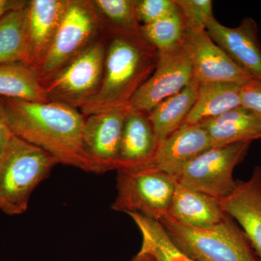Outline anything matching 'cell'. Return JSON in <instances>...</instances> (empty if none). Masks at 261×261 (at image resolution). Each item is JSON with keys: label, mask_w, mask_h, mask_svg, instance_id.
<instances>
[{"label": "cell", "mask_w": 261, "mask_h": 261, "mask_svg": "<svg viewBox=\"0 0 261 261\" xmlns=\"http://www.w3.org/2000/svg\"><path fill=\"white\" fill-rule=\"evenodd\" d=\"M13 135L54 156L59 163L99 173L84 143L86 117L68 105L1 97Z\"/></svg>", "instance_id": "6da1fadb"}, {"label": "cell", "mask_w": 261, "mask_h": 261, "mask_svg": "<svg viewBox=\"0 0 261 261\" xmlns=\"http://www.w3.org/2000/svg\"><path fill=\"white\" fill-rule=\"evenodd\" d=\"M104 34L107 49L102 83L97 93L80 108L85 117L128 107L157 65L159 51L141 32Z\"/></svg>", "instance_id": "7a4b0ae2"}, {"label": "cell", "mask_w": 261, "mask_h": 261, "mask_svg": "<svg viewBox=\"0 0 261 261\" xmlns=\"http://www.w3.org/2000/svg\"><path fill=\"white\" fill-rule=\"evenodd\" d=\"M159 222L175 245L195 261H260L243 230L228 214L209 228L189 227L168 214Z\"/></svg>", "instance_id": "3957f363"}, {"label": "cell", "mask_w": 261, "mask_h": 261, "mask_svg": "<svg viewBox=\"0 0 261 261\" xmlns=\"http://www.w3.org/2000/svg\"><path fill=\"white\" fill-rule=\"evenodd\" d=\"M58 164L54 156L13 135L0 160V197L23 214L32 192Z\"/></svg>", "instance_id": "277c9868"}, {"label": "cell", "mask_w": 261, "mask_h": 261, "mask_svg": "<svg viewBox=\"0 0 261 261\" xmlns=\"http://www.w3.org/2000/svg\"><path fill=\"white\" fill-rule=\"evenodd\" d=\"M176 182L171 175L150 168L118 170L117 196L111 208L159 221L168 214Z\"/></svg>", "instance_id": "5b68a950"}, {"label": "cell", "mask_w": 261, "mask_h": 261, "mask_svg": "<svg viewBox=\"0 0 261 261\" xmlns=\"http://www.w3.org/2000/svg\"><path fill=\"white\" fill-rule=\"evenodd\" d=\"M92 0H70L68 10L39 73L42 84L80 56L103 34Z\"/></svg>", "instance_id": "8992f818"}, {"label": "cell", "mask_w": 261, "mask_h": 261, "mask_svg": "<svg viewBox=\"0 0 261 261\" xmlns=\"http://www.w3.org/2000/svg\"><path fill=\"white\" fill-rule=\"evenodd\" d=\"M107 38L97 40L43 83L49 101L80 108L97 93L102 83Z\"/></svg>", "instance_id": "52a82bcc"}, {"label": "cell", "mask_w": 261, "mask_h": 261, "mask_svg": "<svg viewBox=\"0 0 261 261\" xmlns=\"http://www.w3.org/2000/svg\"><path fill=\"white\" fill-rule=\"evenodd\" d=\"M252 142L212 147L187 163L175 178L187 188L219 200L226 198L236 188L233 170L245 159Z\"/></svg>", "instance_id": "ba28073f"}, {"label": "cell", "mask_w": 261, "mask_h": 261, "mask_svg": "<svg viewBox=\"0 0 261 261\" xmlns=\"http://www.w3.org/2000/svg\"><path fill=\"white\" fill-rule=\"evenodd\" d=\"M193 80L191 63L183 45L159 53L153 73L130 99V109L148 114L158 105L181 92Z\"/></svg>", "instance_id": "9c48e42d"}, {"label": "cell", "mask_w": 261, "mask_h": 261, "mask_svg": "<svg viewBox=\"0 0 261 261\" xmlns=\"http://www.w3.org/2000/svg\"><path fill=\"white\" fill-rule=\"evenodd\" d=\"M182 45L191 63L193 78L200 83L227 82L243 85L251 80L212 40L206 29L185 25Z\"/></svg>", "instance_id": "30bf717a"}, {"label": "cell", "mask_w": 261, "mask_h": 261, "mask_svg": "<svg viewBox=\"0 0 261 261\" xmlns=\"http://www.w3.org/2000/svg\"><path fill=\"white\" fill-rule=\"evenodd\" d=\"M128 107L86 117L84 143L99 173L117 170Z\"/></svg>", "instance_id": "8fae6325"}, {"label": "cell", "mask_w": 261, "mask_h": 261, "mask_svg": "<svg viewBox=\"0 0 261 261\" xmlns=\"http://www.w3.org/2000/svg\"><path fill=\"white\" fill-rule=\"evenodd\" d=\"M206 32L250 78L261 81V45L255 20L246 18L238 27L230 28L214 18L206 25Z\"/></svg>", "instance_id": "7c38bea8"}, {"label": "cell", "mask_w": 261, "mask_h": 261, "mask_svg": "<svg viewBox=\"0 0 261 261\" xmlns=\"http://www.w3.org/2000/svg\"><path fill=\"white\" fill-rule=\"evenodd\" d=\"M211 148L210 138L203 127L199 123H183L160 142L153 159L141 167L161 171L175 178L187 163Z\"/></svg>", "instance_id": "4fadbf2b"}, {"label": "cell", "mask_w": 261, "mask_h": 261, "mask_svg": "<svg viewBox=\"0 0 261 261\" xmlns=\"http://www.w3.org/2000/svg\"><path fill=\"white\" fill-rule=\"evenodd\" d=\"M220 202L223 211L243 230L261 261L260 166H255L247 181H237L232 193Z\"/></svg>", "instance_id": "5bb4252c"}, {"label": "cell", "mask_w": 261, "mask_h": 261, "mask_svg": "<svg viewBox=\"0 0 261 261\" xmlns=\"http://www.w3.org/2000/svg\"><path fill=\"white\" fill-rule=\"evenodd\" d=\"M70 0H31L27 5L31 63L38 70L50 49Z\"/></svg>", "instance_id": "9a60e30c"}, {"label": "cell", "mask_w": 261, "mask_h": 261, "mask_svg": "<svg viewBox=\"0 0 261 261\" xmlns=\"http://www.w3.org/2000/svg\"><path fill=\"white\" fill-rule=\"evenodd\" d=\"M159 146V141L147 114L128 108L116 171L145 166L153 159Z\"/></svg>", "instance_id": "2e32d148"}, {"label": "cell", "mask_w": 261, "mask_h": 261, "mask_svg": "<svg viewBox=\"0 0 261 261\" xmlns=\"http://www.w3.org/2000/svg\"><path fill=\"white\" fill-rule=\"evenodd\" d=\"M220 200L176 182L168 215L189 227L211 228L227 216L223 211Z\"/></svg>", "instance_id": "e0dca14e"}, {"label": "cell", "mask_w": 261, "mask_h": 261, "mask_svg": "<svg viewBox=\"0 0 261 261\" xmlns=\"http://www.w3.org/2000/svg\"><path fill=\"white\" fill-rule=\"evenodd\" d=\"M205 128L212 147H224L261 138V119L240 106L199 123Z\"/></svg>", "instance_id": "ac0fdd59"}, {"label": "cell", "mask_w": 261, "mask_h": 261, "mask_svg": "<svg viewBox=\"0 0 261 261\" xmlns=\"http://www.w3.org/2000/svg\"><path fill=\"white\" fill-rule=\"evenodd\" d=\"M241 87L227 82L200 83L195 104L184 123L197 124L240 107Z\"/></svg>", "instance_id": "d6986e66"}, {"label": "cell", "mask_w": 261, "mask_h": 261, "mask_svg": "<svg viewBox=\"0 0 261 261\" xmlns=\"http://www.w3.org/2000/svg\"><path fill=\"white\" fill-rule=\"evenodd\" d=\"M200 82L195 78L178 93L167 98L147 114L160 142L185 123L197 98Z\"/></svg>", "instance_id": "ffe728a7"}, {"label": "cell", "mask_w": 261, "mask_h": 261, "mask_svg": "<svg viewBox=\"0 0 261 261\" xmlns=\"http://www.w3.org/2000/svg\"><path fill=\"white\" fill-rule=\"evenodd\" d=\"M0 97L32 102H49L39 70L24 63L0 65Z\"/></svg>", "instance_id": "44dd1931"}, {"label": "cell", "mask_w": 261, "mask_h": 261, "mask_svg": "<svg viewBox=\"0 0 261 261\" xmlns=\"http://www.w3.org/2000/svg\"><path fill=\"white\" fill-rule=\"evenodd\" d=\"M27 7L10 12L0 18V65L24 63L32 65Z\"/></svg>", "instance_id": "7402d4cb"}, {"label": "cell", "mask_w": 261, "mask_h": 261, "mask_svg": "<svg viewBox=\"0 0 261 261\" xmlns=\"http://www.w3.org/2000/svg\"><path fill=\"white\" fill-rule=\"evenodd\" d=\"M128 215L142 233V247L156 261H195L175 245L159 221L139 214Z\"/></svg>", "instance_id": "603a6c76"}, {"label": "cell", "mask_w": 261, "mask_h": 261, "mask_svg": "<svg viewBox=\"0 0 261 261\" xmlns=\"http://www.w3.org/2000/svg\"><path fill=\"white\" fill-rule=\"evenodd\" d=\"M104 32L140 33L136 0H92Z\"/></svg>", "instance_id": "cb8c5ba5"}, {"label": "cell", "mask_w": 261, "mask_h": 261, "mask_svg": "<svg viewBox=\"0 0 261 261\" xmlns=\"http://www.w3.org/2000/svg\"><path fill=\"white\" fill-rule=\"evenodd\" d=\"M185 30V20L178 8L153 23L140 27L142 37L159 53L172 50L181 46Z\"/></svg>", "instance_id": "d4e9b609"}, {"label": "cell", "mask_w": 261, "mask_h": 261, "mask_svg": "<svg viewBox=\"0 0 261 261\" xmlns=\"http://www.w3.org/2000/svg\"><path fill=\"white\" fill-rule=\"evenodd\" d=\"M185 20V25L206 29V25L214 18L211 0H174Z\"/></svg>", "instance_id": "484cf974"}, {"label": "cell", "mask_w": 261, "mask_h": 261, "mask_svg": "<svg viewBox=\"0 0 261 261\" xmlns=\"http://www.w3.org/2000/svg\"><path fill=\"white\" fill-rule=\"evenodd\" d=\"M177 9L174 0H136V13L140 25L153 23Z\"/></svg>", "instance_id": "4316f807"}, {"label": "cell", "mask_w": 261, "mask_h": 261, "mask_svg": "<svg viewBox=\"0 0 261 261\" xmlns=\"http://www.w3.org/2000/svg\"><path fill=\"white\" fill-rule=\"evenodd\" d=\"M241 106L250 110L261 119V81L251 79L242 85Z\"/></svg>", "instance_id": "83f0119b"}, {"label": "cell", "mask_w": 261, "mask_h": 261, "mask_svg": "<svg viewBox=\"0 0 261 261\" xmlns=\"http://www.w3.org/2000/svg\"><path fill=\"white\" fill-rule=\"evenodd\" d=\"M13 136V132L10 130L8 124L4 105L0 98V160Z\"/></svg>", "instance_id": "f1b7e54d"}, {"label": "cell", "mask_w": 261, "mask_h": 261, "mask_svg": "<svg viewBox=\"0 0 261 261\" xmlns=\"http://www.w3.org/2000/svg\"><path fill=\"white\" fill-rule=\"evenodd\" d=\"M28 3L27 0H0V18L10 12L23 9Z\"/></svg>", "instance_id": "f546056e"}, {"label": "cell", "mask_w": 261, "mask_h": 261, "mask_svg": "<svg viewBox=\"0 0 261 261\" xmlns=\"http://www.w3.org/2000/svg\"><path fill=\"white\" fill-rule=\"evenodd\" d=\"M130 261H156L150 252L144 247H141L140 251Z\"/></svg>", "instance_id": "4dcf8cb0"}, {"label": "cell", "mask_w": 261, "mask_h": 261, "mask_svg": "<svg viewBox=\"0 0 261 261\" xmlns=\"http://www.w3.org/2000/svg\"><path fill=\"white\" fill-rule=\"evenodd\" d=\"M0 211L5 213V214L9 215V216H16V215L22 214L15 207H12L8 205L7 202L0 197Z\"/></svg>", "instance_id": "1f68e13d"}]
</instances>
